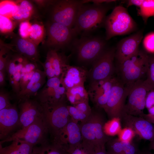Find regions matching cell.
Returning <instances> with one entry per match:
<instances>
[{"mask_svg": "<svg viewBox=\"0 0 154 154\" xmlns=\"http://www.w3.org/2000/svg\"><path fill=\"white\" fill-rule=\"evenodd\" d=\"M80 127L82 136L81 146L88 154H94L100 149H105V145L110 138L105 133V121L99 112L92 111Z\"/></svg>", "mask_w": 154, "mask_h": 154, "instance_id": "cell-1", "label": "cell"}, {"mask_svg": "<svg viewBox=\"0 0 154 154\" xmlns=\"http://www.w3.org/2000/svg\"><path fill=\"white\" fill-rule=\"evenodd\" d=\"M104 3H87L82 5L73 28L77 35L82 33L86 35L104 24L109 9Z\"/></svg>", "mask_w": 154, "mask_h": 154, "instance_id": "cell-2", "label": "cell"}, {"mask_svg": "<svg viewBox=\"0 0 154 154\" xmlns=\"http://www.w3.org/2000/svg\"><path fill=\"white\" fill-rule=\"evenodd\" d=\"M149 56L139 50L133 55L118 64L117 71L119 78L118 79L127 85H131L141 80L147 70Z\"/></svg>", "mask_w": 154, "mask_h": 154, "instance_id": "cell-3", "label": "cell"}, {"mask_svg": "<svg viewBox=\"0 0 154 154\" xmlns=\"http://www.w3.org/2000/svg\"><path fill=\"white\" fill-rule=\"evenodd\" d=\"M104 24L106 40L115 36L131 32L137 27L136 23L127 9L119 5L116 7L111 13L106 17Z\"/></svg>", "mask_w": 154, "mask_h": 154, "instance_id": "cell-4", "label": "cell"}, {"mask_svg": "<svg viewBox=\"0 0 154 154\" xmlns=\"http://www.w3.org/2000/svg\"><path fill=\"white\" fill-rule=\"evenodd\" d=\"M82 1L74 0L52 1L51 21L73 28Z\"/></svg>", "mask_w": 154, "mask_h": 154, "instance_id": "cell-5", "label": "cell"}, {"mask_svg": "<svg viewBox=\"0 0 154 154\" xmlns=\"http://www.w3.org/2000/svg\"><path fill=\"white\" fill-rule=\"evenodd\" d=\"M73 42L78 59L82 62L93 63L105 50V41L98 37L83 35Z\"/></svg>", "mask_w": 154, "mask_h": 154, "instance_id": "cell-6", "label": "cell"}, {"mask_svg": "<svg viewBox=\"0 0 154 154\" xmlns=\"http://www.w3.org/2000/svg\"><path fill=\"white\" fill-rule=\"evenodd\" d=\"M49 129L43 116L29 125L10 134L0 141V144L18 139L25 141L34 146L40 145L47 141V135Z\"/></svg>", "mask_w": 154, "mask_h": 154, "instance_id": "cell-7", "label": "cell"}, {"mask_svg": "<svg viewBox=\"0 0 154 154\" xmlns=\"http://www.w3.org/2000/svg\"><path fill=\"white\" fill-rule=\"evenodd\" d=\"M41 104L43 108V117L49 132L55 138L70 120L68 106L65 102L53 104Z\"/></svg>", "mask_w": 154, "mask_h": 154, "instance_id": "cell-8", "label": "cell"}, {"mask_svg": "<svg viewBox=\"0 0 154 154\" xmlns=\"http://www.w3.org/2000/svg\"><path fill=\"white\" fill-rule=\"evenodd\" d=\"M131 85H125L115 78L107 103L103 108L110 119L121 117Z\"/></svg>", "mask_w": 154, "mask_h": 154, "instance_id": "cell-9", "label": "cell"}, {"mask_svg": "<svg viewBox=\"0 0 154 154\" xmlns=\"http://www.w3.org/2000/svg\"><path fill=\"white\" fill-rule=\"evenodd\" d=\"M153 89L142 80L132 84L129 91L124 114L142 117L144 114L145 101L148 93Z\"/></svg>", "mask_w": 154, "mask_h": 154, "instance_id": "cell-10", "label": "cell"}, {"mask_svg": "<svg viewBox=\"0 0 154 154\" xmlns=\"http://www.w3.org/2000/svg\"><path fill=\"white\" fill-rule=\"evenodd\" d=\"M46 33L47 45L57 50L69 44L77 35L73 28L51 21L47 24Z\"/></svg>", "mask_w": 154, "mask_h": 154, "instance_id": "cell-11", "label": "cell"}, {"mask_svg": "<svg viewBox=\"0 0 154 154\" xmlns=\"http://www.w3.org/2000/svg\"><path fill=\"white\" fill-rule=\"evenodd\" d=\"M115 49H105L92 63L88 72L90 82L104 80L113 76L114 70V61Z\"/></svg>", "mask_w": 154, "mask_h": 154, "instance_id": "cell-12", "label": "cell"}, {"mask_svg": "<svg viewBox=\"0 0 154 154\" xmlns=\"http://www.w3.org/2000/svg\"><path fill=\"white\" fill-rule=\"evenodd\" d=\"M67 90L62 84L60 77L48 79L36 96L41 104H55L65 102Z\"/></svg>", "mask_w": 154, "mask_h": 154, "instance_id": "cell-13", "label": "cell"}, {"mask_svg": "<svg viewBox=\"0 0 154 154\" xmlns=\"http://www.w3.org/2000/svg\"><path fill=\"white\" fill-rule=\"evenodd\" d=\"M120 119L125 128L131 129L142 139L151 141L154 138V125L145 119L124 114Z\"/></svg>", "mask_w": 154, "mask_h": 154, "instance_id": "cell-14", "label": "cell"}, {"mask_svg": "<svg viewBox=\"0 0 154 154\" xmlns=\"http://www.w3.org/2000/svg\"><path fill=\"white\" fill-rule=\"evenodd\" d=\"M19 101V125L21 128L29 125L43 116L42 107L38 101L30 98Z\"/></svg>", "mask_w": 154, "mask_h": 154, "instance_id": "cell-15", "label": "cell"}, {"mask_svg": "<svg viewBox=\"0 0 154 154\" xmlns=\"http://www.w3.org/2000/svg\"><path fill=\"white\" fill-rule=\"evenodd\" d=\"M58 50L50 49L48 51L46 60L40 62L43 67L48 79L61 76L68 63V58Z\"/></svg>", "mask_w": 154, "mask_h": 154, "instance_id": "cell-16", "label": "cell"}, {"mask_svg": "<svg viewBox=\"0 0 154 154\" xmlns=\"http://www.w3.org/2000/svg\"><path fill=\"white\" fill-rule=\"evenodd\" d=\"M115 77L90 82L88 96L96 107L104 108L106 104Z\"/></svg>", "mask_w": 154, "mask_h": 154, "instance_id": "cell-17", "label": "cell"}, {"mask_svg": "<svg viewBox=\"0 0 154 154\" xmlns=\"http://www.w3.org/2000/svg\"><path fill=\"white\" fill-rule=\"evenodd\" d=\"M143 37V33L140 31L119 42L115 53V58L118 64L122 62L139 50V46Z\"/></svg>", "mask_w": 154, "mask_h": 154, "instance_id": "cell-18", "label": "cell"}, {"mask_svg": "<svg viewBox=\"0 0 154 154\" xmlns=\"http://www.w3.org/2000/svg\"><path fill=\"white\" fill-rule=\"evenodd\" d=\"M27 59L18 53L11 54L6 69L8 80L12 90L16 95L21 91L20 82L21 70Z\"/></svg>", "mask_w": 154, "mask_h": 154, "instance_id": "cell-19", "label": "cell"}, {"mask_svg": "<svg viewBox=\"0 0 154 154\" xmlns=\"http://www.w3.org/2000/svg\"><path fill=\"white\" fill-rule=\"evenodd\" d=\"M19 114L15 105L0 110V139L3 140L10 135L19 125Z\"/></svg>", "mask_w": 154, "mask_h": 154, "instance_id": "cell-20", "label": "cell"}, {"mask_svg": "<svg viewBox=\"0 0 154 154\" xmlns=\"http://www.w3.org/2000/svg\"><path fill=\"white\" fill-rule=\"evenodd\" d=\"M88 74V72L83 67L67 64L60 76L61 82L66 90L79 85H84Z\"/></svg>", "mask_w": 154, "mask_h": 154, "instance_id": "cell-21", "label": "cell"}, {"mask_svg": "<svg viewBox=\"0 0 154 154\" xmlns=\"http://www.w3.org/2000/svg\"><path fill=\"white\" fill-rule=\"evenodd\" d=\"M46 76L44 71L37 69L26 88L16 95L20 101L36 96L38 91L46 82Z\"/></svg>", "mask_w": 154, "mask_h": 154, "instance_id": "cell-22", "label": "cell"}, {"mask_svg": "<svg viewBox=\"0 0 154 154\" xmlns=\"http://www.w3.org/2000/svg\"><path fill=\"white\" fill-rule=\"evenodd\" d=\"M15 44L17 53L31 61L36 62L39 61L37 45L30 38L18 37L15 40Z\"/></svg>", "mask_w": 154, "mask_h": 154, "instance_id": "cell-23", "label": "cell"}, {"mask_svg": "<svg viewBox=\"0 0 154 154\" xmlns=\"http://www.w3.org/2000/svg\"><path fill=\"white\" fill-rule=\"evenodd\" d=\"M107 154H137L139 152L131 142L124 141L118 138H110L105 145Z\"/></svg>", "mask_w": 154, "mask_h": 154, "instance_id": "cell-24", "label": "cell"}, {"mask_svg": "<svg viewBox=\"0 0 154 154\" xmlns=\"http://www.w3.org/2000/svg\"><path fill=\"white\" fill-rule=\"evenodd\" d=\"M34 146L25 141L17 139L8 146L3 147L0 144V154H32Z\"/></svg>", "mask_w": 154, "mask_h": 154, "instance_id": "cell-25", "label": "cell"}, {"mask_svg": "<svg viewBox=\"0 0 154 154\" xmlns=\"http://www.w3.org/2000/svg\"><path fill=\"white\" fill-rule=\"evenodd\" d=\"M16 3L11 17L17 22L28 20L34 12L32 4L29 1L25 0L16 1Z\"/></svg>", "mask_w": 154, "mask_h": 154, "instance_id": "cell-26", "label": "cell"}, {"mask_svg": "<svg viewBox=\"0 0 154 154\" xmlns=\"http://www.w3.org/2000/svg\"><path fill=\"white\" fill-rule=\"evenodd\" d=\"M88 94L84 85H79L68 89L66 92L67 99L74 105L88 100Z\"/></svg>", "mask_w": 154, "mask_h": 154, "instance_id": "cell-27", "label": "cell"}, {"mask_svg": "<svg viewBox=\"0 0 154 154\" xmlns=\"http://www.w3.org/2000/svg\"><path fill=\"white\" fill-rule=\"evenodd\" d=\"M32 154H69L63 147L54 142L50 144L47 141L39 146H34Z\"/></svg>", "mask_w": 154, "mask_h": 154, "instance_id": "cell-28", "label": "cell"}, {"mask_svg": "<svg viewBox=\"0 0 154 154\" xmlns=\"http://www.w3.org/2000/svg\"><path fill=\"white\" fill-rule=\"evenodd\" d=\"M45 34L43 25L38 23L31 25L29 38L37 45L43 40Z\"/></svg>", "mask_w": 154, "mask_h": 154, "instance_id": "cell-29", "label": "cell"}, {"mask_svg": "<svg viewBox=\"0 0 154 154\" xmlns=\"http://www.w3.org/2000/svg\"><path fill=\"white\" fill-rule=\"evenodd\" d=\"M138 14L142 17L145 22H147L149 17H154V0H144L139 7Z\"/></svg>", "mask_w": 154, "mask_h": 154, "instance_id": "cell-30", "label": "cell"}, {"mask_svg": "<svg viewBox=\"0 0 154 154\" xmlns=\"http://www.w3.org/2000/svg\"><path fill=\"white\" fill-rule=\"evenodd\" d=\"M121 121L118 118L110 119L105 123L104 129L105 133L108 135H114L118 134L121 131Z\"/></svg>", "mask_w": 154, "mask_h": 154, "instance_id": "cell-31", "label": "cell"}, {"mask_svg": "<svg viewBox=\"0 0 154 154\" xmlns=\"http://www.w3.org/2000/svg\"><path fill=\"white\" fill-rule=\"evenodd\" d=\"M0 41V71H6L7 64L11 54L10 51L13 50L11 46L5 45Z\"/></svg>", "mask_w": 154, "mask_h": 154, "instance_id": "cell-32", "label": "cell"}, {"mask_svg": "<svg viewBox=\"0 0 154 154\" xmlns=\"http://www.w3.org/2000/svg\"><path fill=\"white\" fill-rule=\"evenodd\" d=\"M16 5V1L11 0L1 1L0 3V15L11 17L13 12Z\"/></svg>", "mask_w": 154, "mask_h": 154, "instance_id": "cell-33", "label": "cell"}, {"mask_svg": "<svg viewBox=\"0 0 154 154\" xmlns=\"http://www.w3.org/2000/svg\"><path fill=\"white\" fill-rule=\"evenodd\" d=\"M14 27V23L9 17L0 15V30L1 33H9L13 31Z\"/></svg>", "mask_w": 154, "mask_h": 154, "instance_id": "cell-34", "label": "cell"}, {"mask_svg": "<svg viewBox=\"0 0 154 154\" xmlns=\"http://www.w3.org/2000/svg\"><path fill=\"white\" fill-rule=\"evenodd\" d=\"M145 82L152 89H154V55L149 56L148 66Z\"/></svg>", "mask_w": 154, "mask_h": 154, "instance_id": "cell-35", "label": "cell"}, {"mask_svg": "<svg viewBox=\"0 0 154 154\" xmlns=\"http://www.w3.org/2000/svg\"><path fill=\"white\" fill-rule=\"evenodd\" d=\"M31 25L28 20L20 23L19 32L21 37L25 39L29 38Z\"/></svg>", "mask_w": 154, "mask_h": 154, "instance_id": "cell-36", "label": "cell"}, {"mask_svg": "<svg viewBox=\"0 0 154 154\" xmlns=\"http://www.w3.org/2000/svg\"><path fill=\"white\" fill-rule=\"evenodd\" d=\"M12 104L10 102V97L9 93L3 89L0 91V110L8 108Z\"/></svg>", "mask_w": 154, "mask_h": 154, "instance_id": "cell-37", "label": "cell"}, {"mask_svg": "<svg viewBox=\"0 0 154 154\" xmlns=\"http://www.w3.org/2000/svg\"><path fill=\"white\" fill-rule=\"evenodd\" d=\"M143 45L148 52H154V33H149L145 37L143 40Z\"/></svg>", "mask_w": 154, "mask_h": 154, "instance_id": "cell-38", "label": "cell"}, {"mask_svg": "<svg viewBox=\"0 0 154 154\" xmlns=\"http://www.w3.org/2000/svg\"><path fill=\"white\" fill-rule=\"evenodd\" d=\"M135 133L131 129L125 128L121 130L118 134V138L121 141L126 142L130 141L134 136Z\"/></svg>", "mask_w": 154, "mask_h": 154, "instance_id": "cell-39", "label": "cell"}, {"mask_svg": "<svg viewBox=\"0 0 154 154\" xmlns=\"http://www.w3.org/2000/svg\"><path fill=\"white\" fill-rule=\"evenodd\" d=\"M88 100H87L74 105L79 111L85 114L88 116L91 114L92 110L88 104Z\"/></svg>", "mask_w": 154, "mask_h": 154, "instance_id": "cell-40", "label": "cell"}, {"mask_svg": "<svg viewBox=\"0 0 154 154\" xmlns=\"http://www.w3.org/2000/svg\"><path fill=\"white\" fill-rule=\"evenodd\" d=\"M37 70L30 72H26L21 78L20 82L21 91L26 88Z\"/></svg>", "mask_w": 154, "mask_h": 154, "instance_id": "cell-41", "label": "cell"}, {"mask_svg": "<svg viewBox=\"0 0 154 154\" xmlns=\"http://www.w3.org/2000/svg\"><path fill=\"white\" fill-rule=\"evenodd\" d=\"M154 106V89L147 94L146 98L145 107L148 109Z\"/></svg>", "mask_w": 154, "mask_h": 154, "instance_id": "cell-42", "label": "cell"}, {"mask_svg": "<svg viewBox=\"0 0 154 154\" xmlns=\"http://www.w3.org/2000/svg\"><path fill=\"white\" fill-rule=\"evenodd\" d=\"M144 0H129L127 1V7L135 6L140 7L142 5Z\"/></svg>", "mask_w": 154, "mask_h": 154, "instance_id": "cell-43", "label": "cell"}, {"mask_svg": "<svg viewBox=\"0 0 154 154\" xmlns=\"http://www.w3.org/2000/svg\"><path fill=\"white\" fill-rule=\"evenodd\" d=\"M4 71H0V86L3 87L5 84L6 73Z\"/></svg>", "mask_w": 154, "mask_h": 154, "instance_id": "cell-44", "label": "cell"}, {"mask_svg": "<svg viewBox=\"0 0 154 154\" xmlns=\"http://www.w3.org/2000/svg\"><path fill=\"white\" fill-rule=\"evenodd\" d=\"M141 117L145 119L153 124H154V115L149 114H144Z\"/></svg>", "mask_w": 154, "mask_h": 154, "instance_id": "cell-45", "label": "cell"}, {"mask_svg": "<svg viewBox=\"0 0 154 154\" xmlns=\"http://www.w3.org/2000/svg\"><path fill=\"white\" fill-rule=\"evenodd\" d=\"M70 154H86L82 149L81 144L76 147Z\"/></svg>", "mask_w": 154, "mask_h": 154, "instance_id": "cell-46", "label": "cell"}, {"mask_svg": "<svg viewBox=\"0 0 154 154\" xmlns=\"http://www.w3.org/2000/svg\"><path fill=\"white\" fill-rule=\"evenodd\" d=\"M94 154H107L106 150L100 149L96 151Z\"/></svg>", "mask_w": 154, "mask_h": 154, "instance_id": "cell-47", "label": "cell"}, {"mask_svg": "<svg viewBox=\"0 0 154 154\" xmlns=\"http://www.w3.org/2000/svg\"><path fill=\"white\" fill-rule=\"evenodd\" d=\"M149 148L150 149L154 151V138L152 141H150Z\"/></svg>", "mask_w": 154, "mask_h": 154, "instance_id": "cell-48", "label": "cell"}, {"mask_svg": "<svg viewBox=\"0 0 154 154\" xmlns=\"http://www.w3.org/2000/svg\"><path fill=\"white\" fill-rule=\"evenodd\" d=\"M149 114L154 115V106L148 109Z\"/></svg>", "mask_w": 154, "mask_h": 154, "instance_id": "cell-49", "label": "cell"}, {"mask_svg": "<svg viewBox=\"0 0 154 154\" xmlns=\"http://www.w3.org/2000/svg\"><path fill=\"white\" fill-rule=\"evenodd\" d=\"M146 153L139 152L137 154H146Z\"/></svg>", "mask_w": 154, "mask_h": 154, "instance_id": "cell-50", "label": "cell"}, {"mask_svg": "<svg viewBox=\"0 0 154 154\" xmlns=\"http://www.w3.org/2000/svg\"><path fill=\"white\" fill-rule=\"evenodd\" d=\"M148 154H154V153H149Z\"/></svg>", "mask_w": 154, "mask_h": 154, "instance_id": "cell-51", "label": "cell"}, {"mask_svg": "<svg viewBox=\"0 0 154 154\" xmlns=\"http://www.w3.org/2000/svg\"><path fill=\"white\" fill-rule=\"evenodd\" d=\"M146 154H148V153H146Z\"/></svg>", "mask_w": 154, "mask_h": 154, "instance_id": "cell-52", "label": "cell"}]
</instances>
